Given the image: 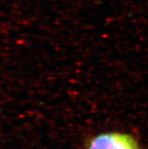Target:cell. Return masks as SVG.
I'll return each instance as SVG.
<instances>
[{
	"label": "cell",
	"mask_w": 148,
	"mask_h": 149,
	"mask_svg": "<svg viewBox=\"0 0 148 149\" xmlns=\"http://www.w3.org/2000/svg\"><path fill=\"white\" fill-rule=\"evenodd\" d=\"M85 149H141V147L133 135L113 131L92 136L87 142Z\"/></svg>",
	"instance_id": "cell-1"
}]
</instances>
